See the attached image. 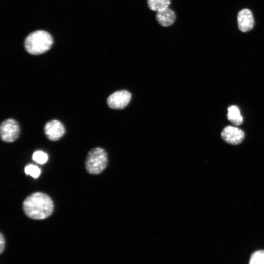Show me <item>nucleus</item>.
Listing matches in <instances>:
<instances>
[{"instance_id":"4468645a","label":"nucleus","mask_w":264,"mask_h":264,"mask_svg":"<svg viewBox=\"0 0 264 264\" xmlns=\"http://www.w3.org/2000/svg\"><path fill=\"white\" fill-rule=\"evenodd\" d=\"M32 159L37 163L41 164L45 163L48 160L47 154L42 151H35L32 155Z\"/></svg>"},{"instance_id":"6e6552de","label":"nucleus","mask_w":264,"mask_h":264,"mask_svg":"<svg viewBox=\"0 0 264 264\" xmlns=\"http://www.w3.org/2000/svg\"><path fill=\"white\" fill-rule=\"evenodd\" d=\"M238 27L240 31L245 32L252 29L254 25V20L251 11L243 9L238 14Z\"/></svg>"},{"instance_id":"2eb2a0df","label":"nucleus","mask_w":264,"mask_h":264,"mask_svg":"<svg viewBox=\"0 0 264 264\" xmlns=\"http://www.w3.org/2000/svg\"><path fill=\"white\" fill-rule=\"evenodd\" d=\"M0 254H1L4 250L5 244L4 237L2 233H0Z\"/></svg>"},{"instance_id":"0eeeda50","label":"nucleus","mask_w":264,"mask_h":264,"mask_svg":"<svg viewBox=\"0 0 264 264\" xmlns=\"http://www.w3.org/2000/svg\"><path fill=\"white\" fill-rule=\"evenodd\" d=\"M222 139L226 143L231 145L240 144L244 138V133L241 129L236 127L228 126L221 132Z\"/></svg>"},{"instance_id":"ddd939ff","label":"nucleus","mask_w":264,"mask_h":264,"mask_svg":"<svg viewBox=\"0 0 264 264\" xmlns=\"http://www.w3.org/2000/svg\"><path fill=\"white\" fill-rule=\"evenodd\" d=\"M24 172L26 175H30L33 178H36L40 176L41 170L38 166L30 164L25 166Z\"/></svg>"},{"instance_id":"20e7f679","label":"nucleus","mask_w":264,"mask_h":264,"mask_svg":"<svg viewBox=\"0 0 264 264\" xmlns=\"http://www.w3.org/2000/svg\"><path fill=\"white\" fill-rule=\"evenodd\" d=\"M20 133V127L15 119L9 118L1 122L0 134L3 141L7 143L14 142L19 138Z\"/></svg>"},{"instance_id":"f03ea898","label":"nucleus","mask_w":264,"mask_h":264,"mask_svg":"<svg viewBox=\"0 0 264 264\" xmlns=\"http://www.w3.org/2000/svg\"><path fill=\"white\" fill-rule=\"evenodd\" d=\"M53 43V38L49 33L43 30H37L26 37L24 45L26 51L29 54L39 55L49 50Z\"/></svg>"},{"instance_id":"39448f33","label":"nucleus","mask_w":264,"mask_h":264,"mask_svg":"<svg viewBox=\"0 0 264 264\" xmlns=\"http://www.w3.org/2000/svg\"><path fill=\"white\" fill-rule=\"evenodd\" d=\"M131 98L129 91L120 90L111 94L107 99V103L111 109H122L129 104Z\"/></svg>"},{"instance_id":"f8f14e48","label":"nucleus","mask_w":264,"mask_h":264,"mask_svg":"<svg viewBox=\"0 0 264 264\" xmlns=\"http://www.w3.org/2000/svg\"><path fill=\"white\" fill-rule=\"evenodd\" d=\"M249 264H264V250H259L253 252L250 256Z\"/></svg>"},{"instance_id":"9d476101","label":"nucleus","mask_w":264,"mask_h":264,"mask_svg":"<svg viewBox=\"0 0 264 264\" xmlns=\"http://www.w3.org/2000/svg\"><path fill=\"white\" fill-rule=\"evenodd\" d=\"M227 117L234 125H240L242 123V117L239 108L237 106L232 105L228 108Z\"/></svg>"},{"instance_id":"7ed1b4c3","label":"nucleus","mask_w":264,"mask_h":264,"mask_svg":"<svg viewBox=\"0 0 264 264\" xmlns=\"http://www.w3.org/2000/svg\"><path fill=\"white\" fill-rule=\"evenodd\" d=\"M108 163V155L106 151L100 147L90 150L85 160V168L88 173L96 175L103 172Z\"/></svg>"},{"instance_id":"f257e3e1","label":"nucleus","mask_w":264,"mask_h":264,"mask_svg":"<svg viewBox=\"0 0 264 264\" xmlns=\"http://www.w3.org/2000/svg\"><path fill=\"white\" fill-rule=\"evenodd\" d=\"M22 209L26 216L31 219L44 220L52 215L54 203L48 195L38 192L31 194L24 199Z\"/></svg>"},{"instance_id":"423d86ee","label":"nucleus","mask_w":264,"mask_h":264,"mask_svg":"<svg viewBox=\"0 0 264 264\" xmlns=\"http://www.w3.org/2000/svg\"><path fill=\"white\" fill-rule=\"evenodd\" d=\"M65 132L64 124L56 119L49 121L44 127V132L46 137L52 141L60 139L64 135Z\"/></svg>"},{"instance_id":"9b49d317","label":"nucleus","mask_w":264,"mask_h":264,"mask_svg":"<svg viewBox=\"0 0 264 264\" xmlns=\"http://www.w3.org/2000/svg\"><path fill=\"white\" fill-rule=\"evenodd\" d=\"M170 2V0H147L149 8L151 10L156 12L169 7Z\"/></svg>"},{"instance_id":"1a4fd4ad","label":"nucleus","mask_w":264,"mask_h":264,"mask_svg":"<svg viewBox=\"0 0 264 264\" xmlns=\"http://www.w3.org/2000/svg\"><path fill=\"white\" fill-rule=\"evenodd\" d=\"M156 18L158 22L162 26H169L174 22L176 14L172 9L167 7L157 11Z\"/></svg>"}]
</instances>
